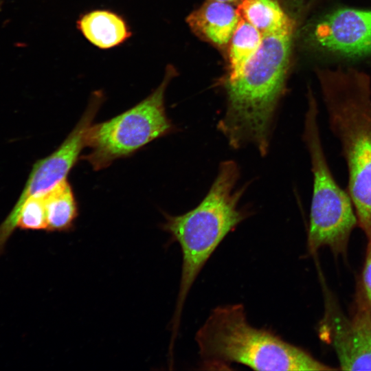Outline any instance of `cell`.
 Returning <instances> with one entry per match:
<instances>
[{
  "mask_svg": "<svg viewBox=\"0 0 371 371\" xmlns=\"http://www.w3.org/2000/svg\"><path fill=\"white\" fill-rule=\"evenodd\" d=\"M294 14L280 30L263 35L258 51L236 80L223 82L226 108L217 128L233 148L251 144L262 156L269 150L285 92L297 27Z\"/></svg>",
  "mask_w": 371,
  "mask_h": 371,
  "instance_id": "6da1fadb",
  "label": "cell"
},
{
  "mask_svg": "<svg viewBox=\"0 0 371 371\" xmlns=\"http://www.w3.org/2000/svg\"><path fill=\"white\" fill-rule=\"evenodd\" d=\"M240 168L233 160L221 163L217 175L202 201L177 216L164 213L161 229L179 243L182 268L178 297L172 320L171 339L175 340L186 297L198 275L223 239L250 215L239 207L247 189L238 187Z\"/></svg>",
  "mask_w": 371,
  "mask_h": 371,
  "instance_id": "7a4b0ae2",
  "label": "cell"
},
{
  "mask_svg": "<svg viewBox=\"0 0 371 371\" xmlns=\"http://www.w3.org/2000/svg\"><path fill=\"white\" fill-rule=\"evenodd\" d=\"M329 125L339 139L348 172V193L358 224L371 242V86L353 69L317 73Z\"/></svg>",
  "mask_w": 371,
  "mask_h": 371,
  "instance_id": "3957f363",
  "label": "cell"
},
{
  "mask_svg": "<svg viewBox=\"0 0 371 371\" xmlns=\"http://www.w3.org/2000/svg\"><path fill=\"white\" fill-rule=\"evenodd\" d=\"M194 339L205 370H228L232 363L257 370H336L275 333L251 325L241 304L215 307Z\"/></svg>",
  "mask_w": 371,
  "mask_h": 371,
  "instance_id": "277c9868",
  "label": "cell"
},
{
  "mask_svg": "<svg viewBox=\"0 0 371 371\" xmlns=\"http://www.w3.org/2000/svg\"><path fill=\"white\" fill-rule=\"evenodd\" d=\"M317 115V103L309 90L303 133L313 175L307 246L312 254L327 246L335 254H343L358 221L348 192L337 184L328 166L319 135Z\"/></svg>",
  "mask_w": 371,
  "mask_h": 371,
  "instance_id": "5b68a950",
  "label": "cell"
},
{
  "mask_svg": "<svg viewBox=\"0 0 371 371\" xmlns=\"http://www.w3.org/2000/svg\"><path fill=\"white\" fill-rule=\"evenodd\" d=\"M177 74L176 68L168 65L162 81L146 98L109 120L92 124L86 135L89 152L80 159L100 170L172 132L174 126L165 109V93Z\"/></svg>",
  "mask_w": 371,
  "mask_h": 371,
  "instance_id": "8992f818",
  "label": "cell"
},
{
  "mask_svg": "<svg viewBox=\"0 0 371 371\" xmlns=\"http://www.w3.org/2000/svg\"><path fill=\"white\" fill-rule=\"evenodd\" d=\"M104 100L102 91L91 93L85 112L66 139L53 153L34 164L13 208L19 207L30 197L46 194L67 179L86 147L87 133Z\"/></svg>",
  "mask_w": 371,
  "mask_h": 371,
  "instance_id": "52a82bcc",
  "label": "cell"
},
{
  "mask_svg": "<svg viewBox=\"0 0 371 371\" xmlns=\"http://www.w3.org/2000/svg\"><path fill=\"white\" fill-rule=\"evenodd\" d=\"M325 311L319 323L320 338L332 346L343 370H371V320L355 308L351 317L339 308L330 293L325 295Z\"/></svg>",
  "mask_w": 371,
  "mask_h": 371,
  "instance_id": "ba28073f",
  "label": "cell"
},
{
  "mask_svg": "<svg viewBox=\"0 0 371 371\" xmlns=\"http://www.w3.org/2000/svg\"><path fill=\"white\" fill-rule=\"evenodd\" d=\"M308 36L313 45L333 54H371V10H336L317 21Z\"/></svg>",
  "mask_w": 371,
  "mask_h": 371,
  "instance_id": "9c48e42d",
  "label": "cell"
},
{
  "mask_svg": "<svg viewBox=\"0 0 371 371\" xmlns=\"http://www.w3.org/2000/svg\"><path fill=\"white\" fill-rule=\"evenodd\" d=\"M232 3L207 0L186 18L191 30L201 39L219 48H226L240 20Z\"/></svg>",
  "mask_w": 371,
  "mask_h": 371,
  "instance_id": "30bf717a",
  "label": "cell"
},
{
  "mask_svg": "<svg viewBox=\"0 0 371 371\" xmlns=\"http://www.w3.org/2000/svg\"><path fill=\"white\" fill-rule=\"evenodd\" d=\"M76 24L82 36L100 49L120 46L133 35L126 19L109 9H95L82 13Z\"/></svg>",
  "mask_w": 371,
  "mask_h": 371,
  "instance_id": "8fae6325",
  "label": "cell"
},
{
  "mask_svg": "<svg viewBox=\"0 0 371 371\" xmlns=\"http://www.w3.org/2000/svg\"><path fill=\"white\" fill-rule=\"evenodd\" d=\"M262 34L240 18L227 46L229 69L223 82L236 80L258 51Z\"/></svg>",
  "mask_w": 371,
  "mask_h": 371,
  "instance_id": "7c38bea8",
  "label": "cell"
},
{
  "mask_svg": "<svg viewBox=\"0 0 371 371\" xmlns=\"http://www.w3.org/2000/svg\"><path fill=\"white\" fill-rule=\"evenodd\" d=\"M46 232H69L78 216V203L66 179L45 194Z\"/></svg>",
  "mask_w": 371,
  "mask_h": 371,
  "instance_id": "4fadbf2b",
  "label": "cell"
},
{
  "mask_svg": "<svg viewBox=\"0 0 371 371\" xmlns=\"http://www.w3.org/2000/svg\"><path fill=\"white\" fill-rule=\"evenodd\" d=\"M237 10L240 17L262 35L280 30L293 14V12L284 8L278 0H241Z\"/></svg>",
  "mask_w": 371,
  "mask_h": 371,
  "instance_id": "5bb4252c",
  "label": "cell"
},
{
  "mask_svg": "<svg viewBox=\"0 0 371 371\" xmlns=\"http://www.w3.org/2000/svg\"><path fill=\"white\" fill-rule=\"evenodd\" d=\"M355 308L363 312L371 320V242L368 245L358 282Z\"/></svg>",
  "mask_w": 371,
  "mask_h": 371,
  "instance_id": "9a60e30c",
  "label": "cell"
},
{
  "mask_svg": "<svg viewBox=\"0 0 371 371\" xmlns=\"http://www.w3.org/2000/svg\"><path fill=\"white\" fill-rule=\"evenodd\" d=\"M219 1L227 2L230 3H238L241 0H216Z\"/></svg>",
  "mask_w": 371,
  "mask_h": 371,
  "instance_id": "2e32d148",
  "label": "cell"
},
{
  "mask_svg": "<svg viewBox=\"0 0 371 371\" xmlns=\"http://www.w3.org/2000/svg\"><path fill=\"white\" fill-rule=\"evenodd\" d=\"M2 4H3V1L0 0V10H1Z\"/></svg>",
  "mask_w": 371,
  "mask_h": 371,
  "instance_id": "e0dca14e",
  "label": "cell"
}]
</instances>
